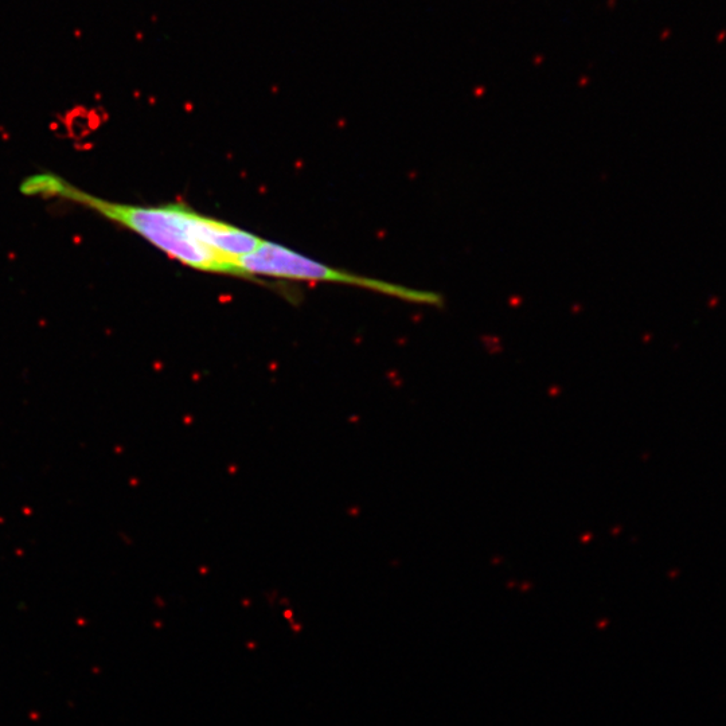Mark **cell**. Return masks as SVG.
<instances>
[{
    "mask_svg": "<svg viewBox=\"0 0 726 726\" xmlns=\"http://www.w3.org/2000/svg\"><path fill=\"white\" fill-rule=\"evenodd\" d=\"M238 265L242 271L247 273L248 277L268 276L286 280L325 281V283L345 284V286L380 292V294L411 303L439 306L441 302L439 295L409 290V288L397 286V284L331 268L329 265L308 259V257L272 241L263 240L255 252L241 257Z\"/></svg>",
    "mask_w": 726,
    "mask_h": 726,
    "instance_id": "2",
    "label": "cell"
},
{
    "mask_svg": "<svg viewBox=\"0 0 726 726\" xmlns=\"http://www.w3.org/2000/svg\"><path fill=\"white\" fill-rule=\"evenodd\" d=\"M22 193L58 198L92 210L150 242L171 259L197 271L248 277L238 261L229 259L199 242L191 228L193 209L182 204L142 206L117 204L85 193L56 174L42 173L22 183Z\"/></svg>",
    "mask_w": 726,
    "mask_h": 726,
    "instance_id": "1",
    "label": "cell"
}]
</instances>
